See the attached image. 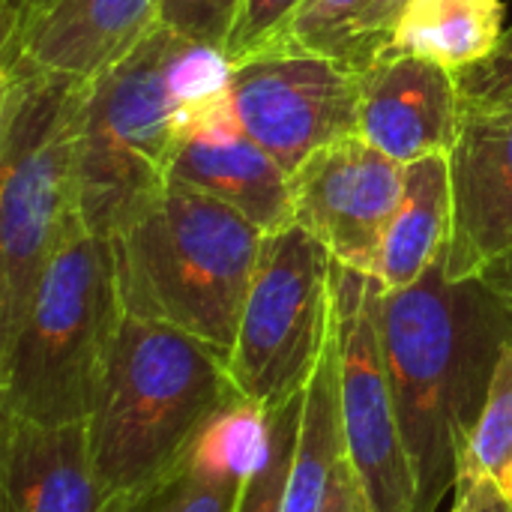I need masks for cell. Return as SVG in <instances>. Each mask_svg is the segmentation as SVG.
Segmentation results:
<instances>
[{
	"instance_id": "cell-9",
	"label": "cell",
	"mask_w": 512,
	"mask_h": 512,
	"mask_svg": "<svg viewBox=\"0 0 512 512\" xmlns=\"http://www.w3.org/2000/svg\"><path fill=\"white\" fill-rule=\"evenodd\" d=\"M381 282L336 261L345 459L372 512L414 510V474L381 342Z\"/></svg>"
},
{
	"instance_id": "cell-21",
	"label": "cell",
	"mask_w": 512,
	"mask_h": 512,
	"mask_svg": "<svg viewBox=\"0 0 512 512\" xmlns=\"http://www.w3.org/2000/svg\"><path fill=\"white\" fill-rule=\"evenodd\" d=\"M300 408H303V396L270 411L267 441H264V450L258 456V465L246 477L237 512H282L285 483H288V471L294 462Z\"/></svg>"
},
{
	"instance_id": "cell-31",
	"label": "cell",
	"mask_w": 512,
	"mask_h": 512,
	"mask_svg": "<svg viewBox=\"0 0 512 512\" xmlns=\"http://www.w3.org/2000/svg\"><path fill=\"white\" fill-rule=\"evenodd\" d=\"M501 111H512V102H510V105H507V108H501Z\"/></svg>"
},
{
	"instance_id": "cell-10",
	"label": "cell",
	"mask_w": 512,
	"mask_h": 512,
	"mask_svg": "<svg viewBox=\"0 0 512 512\" xmlns=\"http://www.w3.org/2000/svg\"><path fill=\"white\" fill-rule=\"evenodd\" d=\"M402 189L405 165L363 135H348L291 174L294 225L321 240L342 267L372 276Z\"/></svg>"
},
{
	"instance_id": "cell-5",
	"label": "cell",
	"mask_w": 512,
	"mask_h": 512,
	"mask_svg": "<svg viewBox=\"0 0 512 512\" xmlns=\"http://www.w3.org/2000/svg\"><path fill=\"white\" fill-rule=\"evenodd\" d=\"M84 84L33 66L0 69V348L24 324L57 252L84 228L78 204Z\"/></svg>"
},
{
	"instance_id": "cell-25",
	"label": "cell",
	"mask_w": 512,
	"mask_h": 512,
	"mask_svg": "<svg viewBox=\"0 0 512 512\" xmlns=\"http://www.w3.org/2000/svg\"><path fill=\"white\" fill-rule=\"evenodd\" d=\"M456 81L465 114L507 108L512 102V27L504 30L498 48L486 60L456 72Z\"/></svg>"
},
{
	"instance_id": "cell-26",
	"label": "cell",
	"mask_w": 512,
	"mask_h": 512,
	"mask_svg": "<svg viewBox=\"0 0 512 512\" xmlns=\"http://www.w3.org/2000/svg\"><path fill=\"white\" fill-rule=\"evenodd\" d=\"M411 0H375L354 24L351 30V48H348V63L354 69H366L369 63H375L387 45V36L399 18V12L408 6Z\"/></svg>"
},
{
	"instance_id": "cell-33",
	"label": "cell",
	"mask_w": 512,
	"mask_h": 512,
	"mask_svg": "<svg viewBox=\"0 0 512 512\" xmlns=\"http://www.w3.org/2000/svg\"><path fill=\"white\" fill-rule=\"evenodd\" d=\"M510 510H512V501H510Z\"/></svg>"
},
{
	"instance_id": "cell-16",
	"label": "cell",
	"mask_w": 512,
	"mask_h": 512,
	"mask_svg": "<svg viewBox=\"0 0 512 512\" xmlns=\"http://www.w3.org/2000/svg\"><path fill=\"white\" fill-rule=\"evenodd\" d=\"M270 411L237 402L198 441L189 468L141 512H237L246 477L258 465Z\"/></svg>"
},
{
	"instance_id": "cell-23",
	"label": "cell",
	"mask_w": 512,
	"mask_h": 512,
	"mask_svg": "<svg viewBox=\"0 0 512 512\" xmlns=\"http://www.w3.org/2000/svg\"><path fill=\"white\" fill-rule=\"evenodd\" d=\"M243 0H162L159 27L225 57Z\"/></svg>"
},
{
	"instance_id": "cell-17",
	"label": "cell",
	"mask_w": 512,
	"mask_h": 512,
	"mask_svg": "<svg viewBox=\"0 0 512 512\" xmlns=\"http://www.w3.org/2000/svg\"><path fill=\"white\" fill-rule=\"evenodd\" d=\"M453 222L450 159L429 156L405 165V189L399 210L384 237L375 279L384 291H399L426 276V270L447 252Z\"/></svg>"
},
{
	"instance_id": "cell-29",
	"label": "cell",
	"mask_w": 512,
	"mask_h": 512,
	"mask_svg": "<svg viewBox=\"0 0 512 512\" xmlns=\"http://www.w3.org/2000/svg\"><path fill=\"white\" fill-rule=\"evenodd\" d=\"M477 279H483L489 285V291L512 312V252L501 255L498 261H492Z\"/></svg>"
},
{
	"instance_id": "cell-3",
	"label": "cell",
	"mask_w": 512,
	"mask_h": 512,
	"mask_svg": "<svg viewBox=\"0 0 512 512\" xmlns=\"http://www.w3.org/2000/svg\"><path fill=\"white\" fill-rule=\"evenodd\" d=\"M225 69L219 54L156 24L123 60L84 84L78 204L90 234L111 237L168 186L183 141V105Z\"/></svg>"
},
{
	"instance_id": "cell-18",
	"label": "cell",
	"mask_w": 512,
	"mask_h": 512,
	"mask_svg": "<svg viewBox=\"0 0 512 512\" xmlns=\"http://www.w3.org/2000/svg\"><path fill=\"white\" fill-rule=\"evenodd\" d=\"M504 0H411L381 57H423L450 72L486 60L504 36Z\"/></svg>"
},
{
	"instance_id": "cell-15",
	"label": "cell",
	"mask_w": 512,
	"mask_h": 512,
	"mask_svg": "<svg viewBox=\"0 0 512 512\" xmlns=\"http://www.w3.org/2000/svg\"><path fill=\"white\" fill-rule=\"evenodd\" d=\"M168 183L228 204L264 234L294 225L291 174L243 132L183 138L171 159Z\"/></svg>"
},
{
	"instance_id": "cell-20",
	"label": "cell",
	"mask_w": 512,
	"mask_h": 512,
	"mask_svg": "<svg viewBox=\"0 0 512 512\" xmlns=\"http://www.w3.org/2000/svg\"><path fill=\"white\" fill-rule=\"evenodd\" d=\"M474 483H489L507 504L512 501V345L498 363L486 408L471 435L459 492Z\"/></svg>"
},
{
	"instance_id": "cell-8",
	"label": "cell",
	"mask_w": 512,
	"mask_h": 512,
	"mask_svg": "<svg viewBox=\"0 0 512 512\" xmlns=\"http://www.w3.org/2000/svg\"><path fill=\"white\" fill-rule=\"evenodd\" d=\"M234 120L285 174L321 147L360 135V69L309 51H261L228 63Z\"/></svg>"
},
{
	"instance_id": "cell-6",
	"label": "cell",
	"mask_w": 512,
	"mask_h": 512,
	"mask_svg": "<svg viewBox=\"0 0 512 512\" xmlns=\"http://www.w3.org/2000/svg\"><path fill=\"white\" fill-rule=\"evenodd\" d=\"M126 309L108 237L81 228L51 261L15 339L0 348V417L87 420Z\"/></svg>"
},
{
	"instance_id": "cell-13",
	"label": "cell",
	"mask_w": 512,
	"mask_h": 512,
	"mask_svg": "<svg viewBox=\"0 0 512 512\" xmlns=\"http://www.w3.org/2000/svg\"><path fill=\"white\" fill-rule=\"evenodd\" d=\"M162 0H54L0 36V69L33 66L90 81L156 24Z\"/></svg>"
},
{
	"instance_id": "cell-4",
	"label": "cell",
	"mask_w": 512,
	"mask_h": 512,
	"mask_svg": "<svg viewBox=\"0 0 512 512\" xmlns=\"http://www.w3.org/2000/svg\"><path fill=\"white\" fill-rule=\"evenodd\" d=\"M123 309L231 360L264 231L228 204L168 183L111 237Z\"/></svg>"
},
{
	"instance_id": "cell-32",
	"label": "cell",
	"mask_w": 512,
	"mask_h": 512,
	"mask_svg": "<svg viewBox=\"0 0 512 512\" xmlns=\"http://www.w3.org/2000/svg\"><path fill=\"white\" fill-rule=\"evenodd\" d=\"M450 512H459V510H456V507H450Z\"/></svg>"
},
{
	"instance_id": "cell-7",
	"label": "cell",
	"mask_w": 512,
	"mask_h": 512,
	"mask_svg": "<svg viewBox=\"0 0 512 512\" xmlns=\"http://www.w3.org/2000/svg\"><path fill=\"white\" fill-rule=\"evenodd\" d=\"M336 324V261L300 225L264 234L228 372L264 411L303 396Z\"/></svg>"
},
{
	"instance_id": "cell-27",
	"label": "cell",
	"mask_w": 512,
	"mask_h": 512,
	"mask_svg": "<svg viewBox=\"0 0 512 512\" xmlns=\"http://www.w3.org/2000/svg\"><path fill=\"white\" fill-rule=\"evenodd\" d=\"M324 512H372L366 495H363V486L357 483L348 459H342L339 468H336V477L330 483V495H327Z\"/></svg>"
},
{
	"instance_id": "cell-11",
	"label": "cell",
	"mask_w": 512,
	"mask_h": 512,
	"mask_svg": "<svg viewBox=\"0 0 512 512\" xmlns=\"http://www.w3.org/2000/svg\"><path fill=\"white\" fill-rule=\"evenodd\" d=\"M450 159L453 222L444 252L450 279H477L512 252V111L465 114Z\"/></svg>"
},
{
	"instance_id": "cell-12",
	"label": "cell",
	"mask_w": 512,
	"mask_h": 512,
	"mask_svg": "<svg viewBox=\"0 0 512 512\" xmlns=\"http://www.w3.org/2000/svg\"><path fill=\"white\" fill-rule=\"evenodd\" d=\"M462 123L456 72L423 57H378L360 72V135L390 159L450 156Z\"/></svg>"
},
{
	"instance_id": "cell-14",
	"label": "cell",
	"mask_w": 512,
	"mask_h": 512,
	"mask_svg": "<svg viewBox=\"0 0 512 512\" xmlns=\"http://www.w3.org/2000/svg\"><path fill=\"white\" fill-rule=\"evenodd\" d=\"M3 420L0 498L3 512H108L96 480L87 420Z\"/></svg>"
},
{
	"instance_id": "cell-24",
	"label": "cell",
	"mask_w": 512,
	"mask_h": 512,
	"mask_svg": "<svg viewBox=\"0 0 512 512\" xmlns=\"http://www.w3.org/2000/svg\"><path fill=\"white\" fill-rule=\"evenodd\" d=\"M303 3L306 0H243L237 27L231 33V42L222 60L237 63L252 54L276 48V42L282 39L285 27L291 24V18L297 15Z\"/></svg>"
},
{
	"instance_id": "cell-22",
	"label": "cell",
	"mask_w": 512,
	"mask_h": 512,
	"mask_svg": "<svg viewBox=\"0 0 512 512\" xmlns=\"http://www.w3.org/2000/svg\"><path fill=\"white\" fill-rule=\"evenodd\" d=\"M372 3L375 0H306L291 18V24L285 27L276 48L324 54V57H336L348 63L351 30Z\"/></svg>"
},
{
	"instance_id": "cell-28",
	"label": "cell",
	"mask_w": 512,
	"mask_h": 512,
	"mask_svg": "<svg viewBox=\"0 0 512 512\" xmlns=\"http://www.w3.org/2000/svg\"><path fill=\"white\" fill-rule=\"evenodd\" d=\"M453 507L459 512H512L510 504H507V501L498 495V489L489 486V483L465 486V489L456 495Z\"/></svg>"
},
{
	"instance_id": "cell-19",
	"label": "cell",
	"mask_w": 512,
	"mask_h": 512,
	"mask_svg": "<svg viewBox=\"0 0 512 512\" xmlns=\"http://www.w3.org/2000/svg\"><path fill=\"white\" fill-rule=\"evenodd\" d=\"M342 384H339V309L327 354L303 393L294 462L285 483L282 512H324L330 483L345 459L342 435Z\"/></svg>"
},
{
	"instance_id": "cell-1",
	"label": "cell",
	"mask_w": 512,
	"mask_h": 512,
	"mask_svg": "<svg viewBox=\"0 0 512 512\" xmlns=\"http://www.w3.org/2000/svg\"><path fill=\"white\" fill-rule=\"evenodd\" d=\"M381 342L414 474L411 512H441L459 495L471 435L512 345V312L483 279H450L441 255L414 285L381 291Z\"/></svg>"
},
{
	"instance_id": "cell-2",
	"label": "cell",
	"mask_w": 512,
	"mask_h": 512,
	"mask_svg": "<svg viewBox=\"0 0 512 512\" xmlns=\"http://www.w3.org/2000/svg\"><path fill=\"white\" fill-rule=\"evenodd\" d=\"M237 402L246 399L225 354L171 324L126 315L87 417L108 512H141L165 492Z\"/></svg>"
},
{
	"instance_id": "cell-30",
	"label": "cell",
	"mask_w": 512,
	"mask_h": 512,
	"mask_svg": "<svg viewBox=\"0 0 512 512\" xmlns=\"http://www.w3.org/2000/svg\"><path fill=\"white\" fill-rule=\"evenodd\" d=\"M54 0H15L6 12H0V36H6L9 30H15L21 21H27L30 15L48 9Z\"/></svg>"
}]
</instances>
